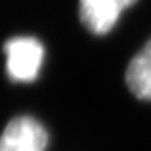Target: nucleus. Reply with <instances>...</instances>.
Listing matches in <instances>:
<instances>
[{"mask_svg": "<svg viewBox=\"0 0 151 151\" xmlns=\"http://www.w3.org/2000/svg\"><path fill=\"white\" fill-rule=\"evenodd\" d=\"M6 73L16 82H32L39 76L44 61V47L34 37L10 39L3 47Z\"/></svg>", "mask_w": 151, "mask_h": 151, "instance_id": "obj_1", "label": "nucleus"}, {"mask_svg": "<svg viewBox=\"0 0 151 151\" xmlns=\"http://www.w3.org/2000/svg\"><path fill=\"white\" fill-rule=\"evenodd\" d=\"M48 132L37 119L18 116L8 122L0 137V151H45Z\"/></svg>", "mask_w": 151, "mask_h": 151, "instance_id": "obj_2", "label": "nucleus"}, {"mask_svg": "<svg viewBox=\"0 0 151 151\" xmlns=\"http://www.w3.org/2000/svg\"><path fill=\"white\" fill-rule=\"evenodd\" d=\"M125 82L137 98L151 101V39L129 63Z\"/></svg>", "mask_w": 151, "mask_h": 151, "instance_id": "obj_4", "label": "nucleus"}, {"mask_svg": "<svg viewBox=\"0 0 151 151\" xmlns=\"http://www.w3.org/2000/svg\"><path fill=\"white\" fill-rule=\"evenodd\" d=\"M137 0H79V15L84 26L96 35L108 34L121 13Z\"/></svg>", "mask_w": 151, "mask_h": 151, "instance_id": "obj_3", "label": "nucleus"}]
</instances>
